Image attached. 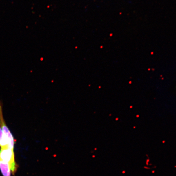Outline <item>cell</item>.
Here are the masks:
<instances>
[{"instance_id": "obj_3", "label": "cell", "mask_w": 176, "mask_h": 176, "mask_svg": "<svg viewBox=\"0 0 176 176\" xmlns=\"http://www.w3.org/2000/svg\"><path fill=\"white\" fill-rule=\"evenodd\" d=\"M0 170L3 176H11V170L7 163L0 161Z\"/></svg>"}, {"instance_id": "obj_1", "label": "cell", "mask_w": 176, "mask_h": 176, "mask_svg": "<svg viewBox=\"0 0 176 176\" xmlns=\"http://www.w3.org/2000/svg\"><path fill=\"white\" fill-rule=\"evenodd\" d=\"M0 161L8 164L13 174L14 175L16 173L17 166L15 160L14 153L13 150L10 148H1Z\"/></svg>"}, {"instance_id": "obj_2", "label": "cell", "mask_w": 176, "mask_h": 176, "mask_svg": "<svg viewBox=\"0 0 176 176\" xmlns=\"http://www.w3.org/2000/svg\"><path fill=\"white\" fill-rule=\"evenodd\" d=\"M0 126L1 128L5 139L8 145V148L14 150L15 141L5 123L3 116L2 107L1 104L0 105Z\"/></svg>"}]
</instances>
